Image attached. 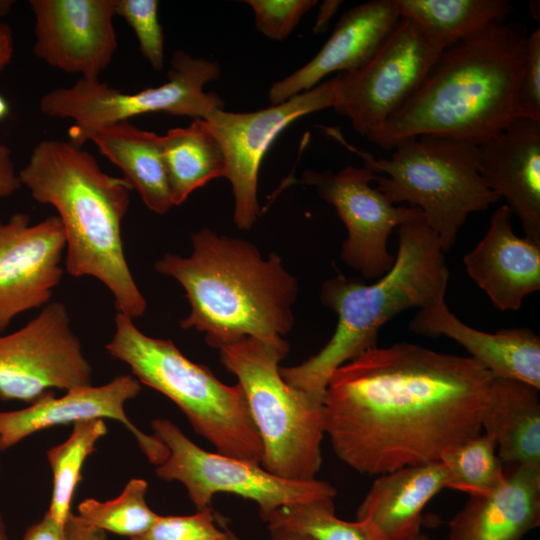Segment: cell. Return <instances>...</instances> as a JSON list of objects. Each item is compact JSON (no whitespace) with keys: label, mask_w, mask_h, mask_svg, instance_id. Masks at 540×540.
<instances>
[{"label":"cell","mask_w":540,"mask_h":540,"mask_svg":"<svg viewBox=\"0 0 540 540\" xmlns=\"http://www.w3.org/2000/svg\"><path fill=\"white\" fill-rule=\"evenodd\" d=\"M491 372L475 359L399 342L337 368L325 389V434L361 474L439 461L482 433Z\"/></svg>","instance_id":"cell-1"},{"label":"cell","mask_w":540,"mask_h":540,"mask_svg":"<svg viewBox=\"0 0 540 540\" xmlns=\"http://www.w3.org/2000/svg\"><path fill=\"white\" fill-rule=\"evenodd\" d=\"M528 34L504 22L443 50L421 87L367 140L384 150L410 136L481 144L520 118Z\"/></svg>","instance_id":"cell-2"},{"label":"cell","mask_w":540,"mask_h":540,"mask_svg":"<svg viewBox=\"0 0 540 540\" xmlns=\"http://www.w3.org/2000/svg\"><path fill=\"white\" fill-rule=\"evenodd\" d=\"M19 179L35 201L57 211L67 273L101 282L117 313L142 316L147 302L127 263L121 235L133 190L128 180L104 172L81 146L58 139L41 140L33 148Z\"/></svg>","instance_id":"cell-3"},{"label":"cell","mask_w":540,"mask_h":540,"mask_svg":"<svg viewBox=\"0 0 540 540\" xmlns=\"http://www.w3.org/2000/svg\"><path fill=\"white\" fill-rule=\"evenodd\" d=\"M191 242L190 256L166 253L155 262L158 273L185 291L190 313L180 326L203 333L217 349L246 337L285 340L298 284L280 256L263 258L254 244L209 228L195 232Z\"/></svg>","instance_id":"cell-4"},{"label":"cell","mask_w":540,"mask_h":540,"mask_svg":"<svg viewBox=\"0 0 540 540\" xmlns=\"http://www.w3.org/2000/svg\"><path fill=\"white\" fill-rule=\"evenodd\" d=\"M398 250L392 268L373 284L338 274L322 285L321 302L337 315L327 344L299 365L280 367L283 379L317 403L333 372L377 346L379 330L410 308L444 299L449 270L444 252L424 218L396 228Z\"/></svg>","instance_id":"cell-5"},{"label":"cell","mask_w":540,"mask_h":540,"mask_svg":"<svg viewBox=\"0 0 540 540\" xmlns=\"http://www.w3.org/2000/svg\"><path fill=\"white\" fill-rule=\"evenodd\" d=\"M107 352L132 375L170 399L194 431L216 452L260 464L262 446L241 386L221 382L204 365L188 359L172 340L143 333L116 312Z\"/></svg>","instance_id":"cell-6"},{"label":"cell","mask_w":540,"mask_h":540,"mask_svg":"<svg viewBox=\"0 0 540 540\" xmlns=\"http://www.w3.org/2000/svg\"><path fill=\"white\" fill-rule=\"evenodd\" d=\"M323 128L376 173V187L391 203L407 202L421 210L443 252L454 246L471 213L500 199L479 173L477 144L431 134L410 136L395 144L390 158L376 159L349 144L338 129Z\"/></svg>","instance_id":"cell-7"},{"label":"cell","mask_w":540,"mask_h":540,"mask_svg":"<svg viewBox=\"0 0 540 540\" xmlns=\"http://www.w3.org/2000/svg\"><path fill=\"white\" fill-rule=\"evenodd\" d=\"M288 351L286 340L252 337L219 349L221 363L244 392L262 446L260 465L281 478L308 481L322 464L323 407L281 376Z\"/></svg>","instance_id":"cell-8"},{"label":"cell","mask_w":540,"mask_h":540,"mask_svg":"<svg viewBox=\"0 0 540 540\" xmlns=\"http://www.w3.org/2000/svg\"><path fill=\"white\" fill-rule=\"evenodd\" d=\"M217 62L194 58L177 50L170 60L167 82L135 93L123 92L99 80L79 78L69 87L53 89L40 99V111L51 118L71 119V130H84L147 113L207 120L224 109L222 99L204 91L206 83L217 79Z\"/></svg>","instance_id":"cell-9"},{"label":"cell","mask_w":540,"mask_h":540,"mask_svg":"<svg viewBox=\"0 0 540 540\" xmlns=\"http://www.w3.org/2000/svg\"><path fill=\"white\" fill-rule=\"evenodd\" d=\"M153 435L165 444L168 456L155 474L166 481H179L197 510L211 508L213 497L228 493L254 501L262 520L276 509L297 502L331 498L337 490L318 479L293 481L276 476L260 464L209 452L191 441L166 418L151 422Z\"/></svg>","instance_id":"cell-10"},{"label":"cell","mask_w":540,"mask_h":540,"mask_svg":"<svg viewBox=\"0 0 540 540\" xmlns=\"http://www.w3.org/2000/svg\"><path fill=\"white\" fill-rule=\"evenodd\" d=\"M448 46L416 22L401 18L368 62L336 75L333 109L369 137L416 93Z\"/></svg>","instance_id":"cell-11"},{"label":"cell","mask_w":540,"mask_h":540,"mask_svg":"<svg viewBox=\"0 0 540 540\" xmlns=\"http://www.w3.org/2000/svg\"><path fill=\"white\" fill-rule=\"evenodd\" d=\"M92 385V367L67 307L51 301L24 326L0 335V400L35 403Z\"/></svg>","instance_id":"cell-12"},{"label":"cell","mask_w":540,"mask_h":540,"mask_svg":"<svg viewBox=\"0 0 540 540\" xmlns=\"http://www.w3.org/2000/svg\"><path fill=\"white\" fill-rule=\"evenodd\" d=\"M337 76L285 102L247 113L215 111L207 126L219 141L226 159L225 177L234 195V223L240 230L252 228L260 214L257 185L262 160L278 135L297 119L333 108Z\"/></svg>","instance_id":"cell-13"},{"label":"cell","mask_w":540,"mask_h":540,"mask_svg":"<svg viewBox=\"0 0 540 540\" xmlns=\"http://www.w3.org/2000/svg\"><path fill=\"white\" fill-rule=\"evenodd\" d=\"M376 173L367 167L348 166L338 172L305 170L291 183L311 186L331 204L347 229L341 259L366 279H379L393 266L395 256L388 238L404 222L424 218L420 209L398 206L371 183Z\"/></svg>","instance_id":"cell-14"},{"label":"cell","mask_w":540,"mask_h":540,"mask_svg":"<svg viewBox=\"0 0 540 540\" xmlns=\"http://www.w3.org/2000/svg\"><path fill=\"white\" fill-rule=\"evenodd\" d=\"M65 234L57 216L0 219V332L18 315L51 302L63 276Z\"/></svg>","instance_id":"cell-15"},{"label":"cell","mask_w":540,"mask_h":540,"mask_svg":"<svg viewBox=\"0 0 540 540\" xmlns=\"http://www.w3.org/2000/svg\"><path fill=\"white\" fill-rule=\"evenodd\" d=\"M34 54L49 66L99 80L117 51L116 0H30Z\"/></svg>","instance_id":"cell-16"},{"label":"cell","mask_w":540,"mask_h":540,"mask_svg":"<svg viewBox=\"0 0 540 540\" xmlns=\"http://www.w3.org/2000/svg\"><path fill=\"white\" fill-rule=\"evenodd\" d=\"M141 383L129 374H121L99 386H85L45 397L27 407L0 411V451L7 450L26 437L57 425L93 419H112L124 425L135 437L151 464L165 461L168 449L155 435H147L127 417L125 404L141 391Z\"/></svg>","instance_id":"cell-17"},{"label":"cell","mask_w":540,"mask_h":540,"mask_svg":"<svg viewBox=\"0 0 540 540\" xmlns=\"http://www.w3.org/2000/svg\"><path fill=\"white\" fill-rule=\"evenodd\" d=\"M486 186L521 221L525 239L540 246V122L517 118L477 145Z\"/></svg>","instance_id":"cell-18"},{"label":"cell","mask_w":540,"mask_h":540,"mask_svg":"<svg viewBox=\"0 0 540 540\" xmlns=\"http://www.w3.org/2000/svg\"><path fill=\"white\" fill-rule=\"evenodd\" d=\"M401 20L394 0H372L347 10L319 52L304 66L272 84V105L310 90L332 73L362 67Z\"/></svg>","instance_id":"cell-19"},{"label":"cell","mask_w":540,"mask_h":540,"mask_svg":"<svg viewBox=\"0 0 540 540\" xmlns=\"http://www.w3.org/2000/svg\"><path fill=\"white\" fill-rule=\"evenodd\" d=\"M512 214L500 206L482 240L463 258L469 276L502 311L520 309L540 289V246L515 234Z\"/></svg>","instance_id":"cell-20"},{"label":"cell","mask_w":540,"mask_h":540,"mask_svg":"<svg viewBox=\"0 0 540 540\" xmlns=\"http://www.w3.org/2000/svg\"><path fill=\"white\" fill-rule=\"evenodd\" d=\"M409 328L426 337L446 336L463 346L493 377L518 380L540 390V337L529 328L495 333L477 330L455 316L445 299L420 309Z\"/></svg>","instance_id":"cell-21"},{"label":"cell","mask_w":540,"mask_h":540,"mask_svg":"<svg viewBox=\"0 0 540 540\" xmlns=\"http://www.w3.org/2000/svg\"><path fill=\"white\" fill-rule=\"evenodd\" d=\"M540 524V468L514 465L496 490L470 496L447 540H522Z\"/></svg>","instance_id":"cell-22"},{"label":"cell","mask_w":540,"mask_h":540,"mask_svg":"<svg viewBox=\"0 0 540 540\" xmlns=\"http://www.w3.org/2000/svg\"><path fill=\"white\" fill-rule=\"evenodd\" d=\"M446 483L440 461L379 475L359 505L356 519L368 521L383 540H411L420 533L424 507Z\"/></svg>","instance_id":"cell-23"},{"label":"cell","mask_w":540,"mask_h":540,"mask_svg":"<svg viewBox=\"0 0 540 540\" xmlns=\"http://www.w3.org/2000/svg\"><path fill=\"white\" fill-rule=\"evenodd\" d=\"M71 141L81 146L86 141L116 165L137 191L145 206L165 214L174 205L163 158L162 136L139 129L128 121L71 130Z\"/></svg>","instance_id":"cell-24"},{"label":"cell","mask_w":540,"mask_h":540,"mask_svg":"<svg viewBox=\"0 0 540 540\" xmlns=\"http://www.w3.org/2000/svg\"><path fill=\"white\" fill-rule=\"evenodd\" d=\"M481 426L496 442L503 464L540 468L539 389L518 380L493 377Z\"/></svg>","instance_id":"cell-25"},{"label":"cell","mask_w":540,"mask_h":540,"mask_svg":"<svg viewBox=\"0 0 540 540\" xmlns=\"http://www.w3.org/2000/svg\"><path fill=\"white\" fill-rule=\"evenodd\" d=\"M163 158L174 206L213 179L225 177L223 149L205 120L195 119L185 128L162 136Z\"/></svg>","instance_id":"cell-26"},{"label":"cell","mask_w":540,"mask_h":540,"mask_svg":"<svg viewBox=\"0 0 540 540\" xmlns=\"http://www.w3.org/2000/svg\"><path fill=\"white\" fill-rule=\"evenodd\" d=\"M401 18L412 20L450 46L506 22V0H394Z\"/></svg>","instance_id":"cell-27"},{"label":"cell","mask_w":540,"mask_h":540,"mask_svg":"<svg viewBox=\"0 0 540 540\" xmlns=\"http://www.w3.org/2000/svg\"><path fill=\"white\" fill-rule=\"evenodd\" d=\"M333 500L322 498L282 506L263 521L271 538L383 540L368 521H346L339 518Z\"/></svg>","instance_id":"cell-28"},{"label":"cell","mask_w":540,"mask_h":540,"mask_svg":"<svg viewBox=\"0 0 540 540\" xmlns=\"http://www.w3.org/2000/svg\"><path fill=\"white\" fill-rule=\"evenodd\" d=\"M72 425L70 436L47 451L53 477L51 501L47 511L63 525L72 513V498L82 479L84 462L95 451L97 441L107 433L103 419L78 421Z\"/></svg>","instance_id":"cell-29"},{"label":"cell","mask_w":540,"mask_h":540,"mask_svg":"<svg viewBox=\"0 0 540 540\" xmlns=\"http://www.w3.org/2000/svg\"><path fill=\"white\" fill-rule=\"evenodd\" d=\"M439 461L446 470V488L470 496L490 493L506 480L496 442L486 433L446 449Z\"/></svg>","instance_id":"cell-30"},{"label":"cell","mask_w":540,"mask_h":540,"mask_svg":"<svg viewBox=\"0 0 540 540\" xmlns=\"http://www.w3.org/2000/svg\"><path fill=\"white\" fill-rule=\"evenodd\" d=\"M148 483L133 478L125 485L121 494L108 501L87 498L78 506V516L88 525L129 538L148 530L158 514L147 504L145 495Z\"/></svg>","instance_id":"cell-31"},{"label":"cell","mask_w":540,"mask_h":540,"mask_svg":"<svg viewBox=\"0 0 540 540\" xmlns=\"http://www.w3.org/2000/svg\"><path fill=\"white\" fill-rule=\"evenodd\" d=\"M157 0H116V16L122 17L137 38L140 52L153 69L164 68V33Z\"/></svg>","instance_id":"cell-32"},{"label":"cell","mask_w":540,"mask_h":540,"mask_svg":"<svg viewBox=\"0 0 540 540\" xmlns=\"http://www.w3.org/2000/svg\"><path fill=\"white\" fill-rule=\"evenodd\" d=\"M225 525L212 507L191 515H159L148 530L129 540H221Z\"/></svg>","instance_id":"cell-33"},{"label":"cell","mask_w":540,"mask_h":540,"mask_svg":"<svg viewBox=\"0 0 540 540\" xmlns=\"http://www.w3.org/2000/svg\"><path fill=\"white\" fill-rule=\"evenodd\" d=\"M259 32L272 40L287 38L316 0H247Z\"/></svg>","instance_id":"cell-34"},{"label":"cell","mask_w":540,"mask_h":540,"mask_svg":"<svg viewBox=\"0 0 540 540\" xmlns=\"http://www.w3.org/2000/svg\"><path fill=\"white\" fill-rule=\"evenodd\" d=\"M521 118L540 122V29L526 39L525 62L518 91Z\"/></svg>","instance_id":"cell-35"},{"label":"cell","mask_w":540,"mask_h":540,"mask_svg":"<svg viewBox=\"0 0 540 540\" xmlns=\"http://www.w3.org/2000/svg\"><path fill=\"white\" fill-rule=\"evenodd\" d=\"M22 187L10 148L0 142V198L13 195Z\"/></svg>","instance_id":"cell-36"},{"label":"cell","mask_w":540,"mask_h":540,"mask_svg":"<svg viewBox=\"0 0 540 540\" xmlns=\"http://www.w3.org/2000/svg\"><path fill=\"white\" fill-rule=\"evenodd\" d=\"M22 540H66L65 525L46 511L40 520L26 529Z\"/></svg>","instance_id":"cell-37"},{"label":"cell","mask_w":540,"mask_h":540,"mask_svg":"<svg viewBox=\"0 0 540 540\" xmlns=\"http://www.w3.org/2000/svg\"><path fill=\"white\" fill-rule=\"evenodd\" d=\"M66 540H107L106 532L85 523L71 513L65 524Z\"/></svg>","instance_id":"cell-38"},{"label":"cell","mask_w":540,"mask_h":540,"mask_svg":"<svg viewBox=\"0 0 540 540\" xmlns=\"http://www.w3.org/2000/svg\"><path fill=\"white\" fill-rule=\"evenodd\" d=\"M14 52V41L11 28L0 21V71L11 61Z\"/></svg>","instance_id":"cell-39"},{"label":"cell","mask_w":540,"mask_h":540,"mask_svg":"<svg viewBox=\"0 0 540 540\" xmlns=\"http://www.w3.org/2000/svg\"><path fill=\"white\" fill-rule=\"evenodd\" d=\"M341 3V1L327 0L320 5L314 25V33L322 32L326 28L328 22L336 13Z\"/></svg>","instance_id":"cell-40"},{"label":"cell","mask_w":540,"mask_h":540,"mask_svg":"<svg viewBox=\"0 0 540 540\" xmlns=\"http://www.w3.org/2000/svg\"><path fill=\"white\" fill-rule=\"evenodd\" d=\"M221 540H242L225 525L224 535ZM271 540H301L292 537L271 538Z\"/></svg>","instance_id":"cell-41"},{"label":"cell","mask_w":540,"mask_h":540,"mask_svg":"<svg viewBox=\"0 0 540 540\" xmlns=\"http://www.w3.org/2000/svg\"><path fill=\"white\" fill-rule=\"evenodd\" d=\"M9 110L10 107L7 100L2 95H0V121L7 117V115L9 114Z\"/></svg>","instance_id":"cell-42"},{"label":"cell","mask_w":540,"mask_h":540,"mask_svg":"<svg viewBox=\"0 0 540 540\" xmlns=\"http://www.w3.org/2000/svg\"><path fill=\"white\" fill-rule=\"evenodd\" d=\"M0 540H8L7 528L3 516L0 512Z\"/></svg>","instance_id":"cell-43"},{"label":"cell","mask_w":540,"mask_h":540,"mask_svg":"<svg viewBox=\"0 0 540 540\" xmlns=\"http://www.w3.org/2000/svg\"><path fill=\"white\" fill-rule=\"evenodd\" d=\"M12 1H0V16L6 15L12 6Z\"/></svg>","instance_id":"cell-44"},{"label":"cell","mask_w":540,"mask_h":540,"mask_svg":"<svg viewBox=\"0 0 540 540\" xmlns=\"http://www.w3.org/2000/svg\"><path fill=\"white\" fill-rule=\"evenodd\" d=\"M411 540H432L428 535L419 533L416 537Z\"/></svg>","instance_id":"cell-45"}]
</instances>
